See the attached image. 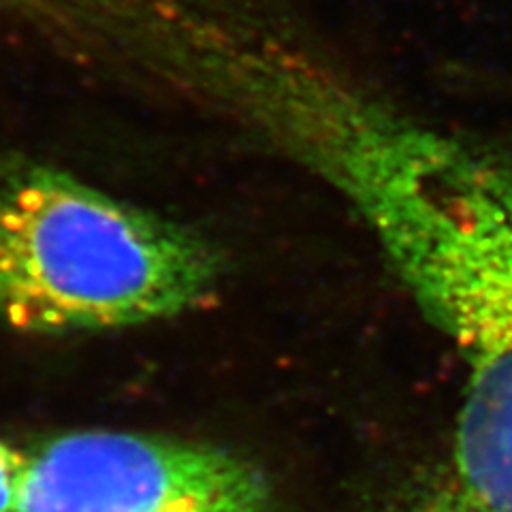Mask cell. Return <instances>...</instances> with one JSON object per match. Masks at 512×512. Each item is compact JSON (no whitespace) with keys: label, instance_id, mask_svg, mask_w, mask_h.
<instances>
[{"label":"cell","instance_id":"obj_5","mask_svg":"<svg viewBox=\"0 0 512 512\" xmlns=\"http://www.w3.org/2000/svg\"><path fill=\"white\" fill-rule=\"evenodd\" d=\"M402 512H478L457 487L451 483V478L436 480L429 487L421 489L410 500V504Z\"/></svg>","mask_w":512,"mask_h":512},{"label":"cell","instance_id":"obj_4","mask_svg":"<svg viewBox=\"0 0 512 512\" xmlns=\"http://www.w3.org/2000/svg\"><path fill=\"white\" fill-rule=\"evenodd\" d=\"M30 474V455L0 440V512H18Z\"/></svg>","mask_w":512,"mask_h":512},{"label":"cell","instance_id":"obj_3","mask_svg":"<svg viewBox=\"0 0 512 512\" xmlns=\"http://www.w3.org/2000/svg\"><path fill=\"white\" fill-rule=\"evenodd\" d=\"M18 512H276L261 468L229 448L135 431H75L30 455Z\"/></svg>","mask_w":512,"mask_h":512},{"label":"cell","instance_id":"obj_2","mask_svg":"<svg viewBox=\"0 0 512 512\" xmlns=\"http://www.w3.org/2000/svg\"><path fill=\"white\" fill-rule=\"evenodd\" d=\"M220 278L203 237L73 175L0 160V323L67 335L201 306Z\"/></svg>","mask_w":512,"mask_h":512},{"label":"cell","instance_id":"obj_1","mask_svg":"<svg viewBox=\"0 0 512 512\" xmlns=\"http://www.w3.org/2000/svg\"><path fill=\"white\" fill-rule=\"evenodd\" d=\"M233 116L340 192L453 344L448 478L478 512H512V165L382 103L316 43L269 56Z\"/></svg>","mask_w":512,"mask_h":512}]
</instances>
